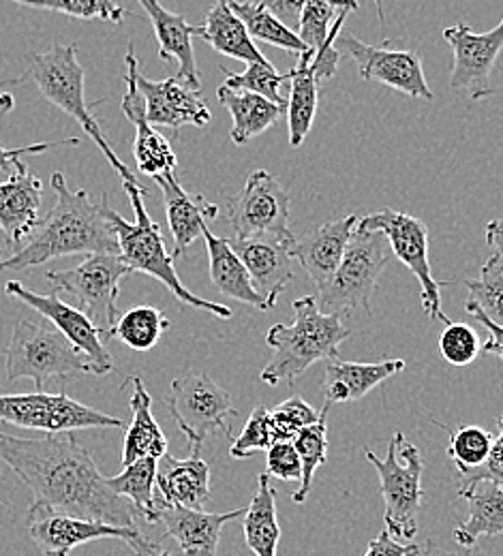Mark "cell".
<instances>
[{"label": "cell", "mask_w": 503, "mask_h": 556, "mask_svg": "<svg viewBox=\"0 0 503 556\" xmlns=\"http://www.w3.org/2000/svg\"><path fill=\"white\" fill-rule=\"evenodd\" d=\"M0 460L33 490L30 507L140 529L136 507L105 484V476L73 432L41 439L0 432Z\"/></svg>", "instance_id": "6da1fadb"}, {"label": "cell", "mask_w": 503, "mask_h": 556, "mask_svg": "<svg viewBox=\"0 0 503 556\" xmlns=\"http://www.w3.org/2000/svg\"><path fill=\"white\" fill-rule=\"evenodd\" d=\"M50 185L56 193V206L39 220L24 247H20L11 257L0 260V273L28 270L79 253L121 255L116 231L105 216L108 195L92 202L88 191H72L61 172L52 174Z\"/></svg>", "instance_id": "7a4b0ae2"}, {"label": "cell", "mask_w": 503, "mask_h": 556, "mask_svg": "<svg viewBox=\"0 0 503 556\" xmlns=\"http://www.w3.org/2000/svg\"><path fill=\"white\" fill-rule=\"evenodd\" d=\"M291 311V326L277 324L266 334V345L273 349V357L260 375L266 386H279L281 381L295 383L315 362L339 357V348L352 334L343 326L341 315L322 313L317 300L311 295L293 300Z\"/></svg>", "instance_id": "3957f363"}, {"label": "cell", "mask_w": 503, "mask_h": 556, "mask_svg": "<svg viewBox=\"0 0 503 556\" xmlns=\"http://www.w3.org/2000/svg\"><path fill=\"white\" fill-rule=\"evenodd\" d=\"M123 189H125V193L131 202V208L136 214V223L125 220L116 210L110 206V200L105 202V216H108V220L112 223V227L116 231L118 247H121V257L125 260V264L134 273H142V275H148V277L156 278L159 282H163L167 287V291L174 293L176 300H180L183 304L206 311L218 319H229L231 317L229 306L204 300V298L191 293L183 285L180 277L176 275L174 257L165 249L163 233H161L159 225L152 223V218L146 210L144 200H142V195H146L144 189L138 182H123Z\"/></svg>", "instance_id": "277c9868"}, {"label": "cell", "mask_w": 503, "mask_h": 556, "mask_svg": "<svg viewBox=\"0 0 503 556\" xmlns=\"http://www.w3.org/2000/svg\"><path fill=\"white\" fill-rule=\"evenodd\" d=\"M24 79H33L46 101L56 105L84 129V134L95 141V146L103 152V156L110 161L112 169L123 178V182H138L136 174L110 148L108 139L103 138L99 123L95 121L90 108L86 105V94H84L86 73L77 61L75 46L59 43L52 50L33 56L28 63V70L22 77L7 79L2 84H17Z\"/></svg>", "instance_id": "5b68a950"}, {"label": "cell", "mask_w": 503, "mask_h": 556, "mask_svg": "<svg viewBox=\"0 0 503 556\" xmlns=\"http://www.w3.org/2000/svg\"><path fill=\"white\" fill-rule=\"evenodd\" d=\"M364 454L379 476V486L386 505V531L394 540H414L418 533V518L425 498V460L420 450L410 443L403 432H394L383 460L377 458L370 450H366Z\"/></svg>", "instance_id": "8992f818"}, {"label": "cell", "mask_w": 503, "mask_h": 556, "mask_svg": "<svg viewBox=\"0 0 503 556\" xmlns=\"http://www.w3.org/2000/svg\"><path fill=\"white\" fill-rule=\"evenodd\" d=\"M4 375L7 381L33 379L37 392H43L50 379L90 375V366L54 326L22 319L4 351Z\"/></svg>", "instance_id": "52a82bcc"}, {"label": "cell", "mask_w": 503, "mask_h": 556, "mask_svg": "<svg viewBox=\"0 0 503 556\" xmlns=\"http://www.w3.org/2000/svg\"><path fill=\"white\" fill-rule=\"evenodd\" d=\"M392 249L383 231L356 227L343 262L330 285L317 291V306L326 315H341L352 308L370 313V298L377 280L392 262Z\"/></svg>", "instance_id": "ba28073f"}, {"label": "cell", "mask_w": 503, "mask_h": 556, "mask_svg": "<svg viewBox=\"0 0 503 556\" xmlns=\"http://www.w3.org/2000/svg\"><path fill=\"white\" fill-rule=\"evenodd\" d=\"M134 270L121 255L97 253L88 255L72 270L46 273L50 289L70 293L77 300V306L97 326L103 341H110L112 330L121 317L116 300L121 282Z\"/></svg>", "instance_id": "9c48e42d"}, {"label": "cell", "mask_w": 503, "mask_h": 556, "mask_svg": "<svg viewBox=\"0 0 503 556\" xmlns=\"http://www.w3.org/2000/svg\"><path fill=\"white\" fill-rule=\"evenodd\" d=\"M26 522L33 544L43 556H70L75 548L99 540H121L136 556H169L159 542L146 538L142 529L114 527L103 520L37 507H28Z\"/></svg>", "instance_id": "30bf717a"}, {"label": "cell", "mask_w": 503, "mask_h": 556, "mask_svg": "<svg viewBox=\"0 0 503 556\" xmlns=\"http://www.w3.org/2000/svg\"><path fill=\"white\" fill-rule=\"evenodd\" d=\"M167 407L187 437L193 456H200L211 434L223 432L231 437V417H236L231 396L209 375L189 372L174 379Z\"/></svg>", "instance_id": "8fae6325"}, {"label": "cell", "mask_w": 503, "mask_h": 556, "mask_svg": "<svg viewBox=\"0 0 503 556\" xmlns=\"http://www.w3.org/2000/svg\"><path fill=\"white\" fill-rule=\"evenodd\" d=\"M359 227L379 229L386 233L392 255L403 262L410 273L420 282V300L425 313L432 321L450 324L441 308V287L450 285L448 280H435L429 264V227L425 220L394 210H381L366 214L359 220Z\"/></svg>", "instance_id": "7c38bea8"}, {"label": "cell", "mask_w": 503, "mask_h": 556, "mask_svg": "<svg viewBox=\"0 0 503 556\" xmlns=\"http://www.w3.org/2000/svg\"><path fill=\"white\" fill-rule=\"evenodd\" d=\"M0 421L46 434H63L86 428H123V419L86 407L63 392L0 394Z\"/></svg>", "instance_id": "4fadbf2b"}, {"label": "cell", "mask_w": 503, "mask_h": 556, "mask_svg": "<svg viewBox=\"0 0 503 556\" xmlns=\"http://www.w3.org/2000/svg\"><path fill=\"white\" fill-rule=\"evenodd\" d=\"M229 225L236 240L281 238L295 242L289 229V195L284 185L266 169H255L242 191L229 202Z\"/></svg>", "instance_id": "5bb4252c"}, {"label": "cell", "mask_w": 503, "mask_h": 556, "mask_svg": "<svg viewBox=\"0 0 503 556\" xmlns=\"http://www.w3.org/2000/svg\"><path fill=\"white\" fill-rule=\"evenodd\" d=\"M4 293L20 300L26 306H30L46 321H50L72 343L73 348L86 357V362L90 366V375L103 377L114 370V362H112L110 353L105 351V345H103L105 341H103L101 332L97 330V326L86 317V313L67 304L61 298V291L52 289L48 295H41V293L26 289L17 280H9L4 285Z\"/></svg>", "instance_id": "9a60e30c"}, {"label": "cell", "mask_w": 503, "mask_h": 556, "mask_svg": "<svg viewBox=\"0 0 503 556\" xmlns=\"http://www.w3.org/2000/svg\"><path fill=\"white\" fill-rule=\"evenodd\" d=\"M443 39L454 54L450 86L469 88L474 99L495 94L491 79L503 50V17L485 35L474 33L467 24H454L443 30Z\"/></svg>", "instance_id": "2e32d148"}, {"label": "cell", "mask_w": 503, "mask_h": 556, "mask_svg": "<svg viewBox=\"0 0 503 556\" xmlns=\"http://www.w3.org/2000/svg\"><path fill=\"white\" fill-rule=\"evenodd\" d=\"M345 52L356 61L364 81L386 84L412 99L431 101L432 90L427 84L423 59L412 50H390L386 46H368L354 35H343Z\"/></svg>", "instance_id": "e0dca14e"}, {"label": "cell", "mask_w": 503, "mask_h": 556, "mask_svg": "<svg viewBox=\"0 0 503 556\" xmlns=\"http://www.w3.org/2000/svg\"><path fill=\"white\" fill-rule=\"evenodd\" d=\"M138 73H140V63L129 48L127 52V90L121 101V108L129 123L136 127V141H134V159L138 169L148 176V178H159L165 174H174L178 159L167 141L165 136H161L146 118V103L140 88H138Z\"/></svg>", "instance_id": "ac0fdd59"}, {"label": "cell", "mask_w": 503, "mask_h": 556, "mask_svg": "<svg viewBox=\"0 0 503 556\" xmlns=\"http://www.w3.org/2000/svg\"><path fill=\"white\" fill-rule=\"evenodd\" d=\"M138 88L144 97L146 118L152 127H169L178 131L187 125L206 127L213 121L202 92L189 88L176 77L152 81L138 73Z\"/></svg>", "instance_id": "d6986e66"}, {"label": "cell", "mask_w": 503, "mask_h": 556, "mask_svg": "<svg viewBox=\"0 0 503 556\" xmlns=\"http://www.w3.org/2000/svg\"><path fill=\"white\" fill-rule=\"evenodd\" d=\"M359 220V214H345L315 227L304 238L293 242L291 257L302 266L306 277L315 282L317 291L326 289L337 275Z\"/></svg>", "instance_id": "ffe728a7"}, {"label": "cell", "mask_w": 503, "mask_h": 556, "mask_svg": "<svg viewBox=\"0 0 503 556\" xmlns=\"http://www.w3.org/2000/svg\"><path fill=\"white\" fill-rule=\"evenodd\" d=\"M236 255L242 260L253 287L266 298L271 308L277 304L279 295L286 291L293 277V242L281 238H249V240H229Z\"/></svg>", "instance_id": "44dd1931"}, {"label": "cell", "mask_w": 503, "mask_h": 556, "mask_svg": "<svg viewBox=\"0 0 503 556\" xmlns=\"http://www.w3.org/2000/svg\"><path fill=\"white\" fill-rule=\"evenodd\" d=\"M247 509L227 514H211L204 509H189L165 503L161 498L159 522L165 527V538H172L185 556H216L221 531L227 522L244 516Z\"/></svg>", "instance_id": "7402d4cb"}, {"label": "cell", "mask_w": 503, "mask_h": 556, "mask_svg": "<svg viewBox=\"0 0 503 556\" xmlns=\"http://www.w3.org/2000/svg\"><path fill=\"white\" fill-rule=\"evenodd\" d=\"M41 180L28 172L26 163L15 161L13 174L0 182V231L9 247H20L39 225Z\"/></svg>", "instance_id": "603a6c76"}, {"label": "cell", "mask_w": 503, "mask_h": 556, "mask_svg": "<svg viewBox=\"0 0 503 556\" xmlns=\"http://www.w3.org/2000/svg\"><path fill=\"white\" fill-rule=\"evenodd\" d=\"M165 202L167 223L174 238V251L172 257L187 255L189 247L202 238L204 229L209 227V220H215L218 216V206L211 204L204 195H191L183 189L176 172L154 178Z\"/></svg>", "instance_id": "cb8c5ba5"}, {"label": "cell", "mask_w": 503, "mask_h": 556, "mask_svg": "<svg viewBox=\"0 0 503 556\" xmlns=\"http://www.w3.org/2000/svg\"><path fill=\"white\" fill-rule=\"evenodd\" d=\"M144 7L150 24L154 28L159 41V59L176 61L178 73L176 79L187 84L193 90H202L200 71L193 52V35H198V26L189 24L180 13L167 11L161 0H140Z\"/></svg>", "instance_id": "d4e9b609"}, {"label": "cell", "mask_w": 503, "mask_h": 556, "mask_svg": "<svg viewBox=\"0 0 503 556\" xmlns=\"http://www.w3.org/2000/svg\"><path fill=\"white\" fill-rule=\"evenodd\" d=\"M405 368L403 359H383V362H345L332 357L326 362L324 372V401L335 403H354L364 399L370 390L381 386L392 375Z\"/></svg>", "instance_id": "484cf974"}, {"label": "cell", "mask_w": 503, "mask_h": 556, "mask_svg": "<svg viewBox=\"0 0 503 556\" xmlns=\"http://www.w3.org/2000/svg\"><path fill=\"white\" fill-rule=\"evenodd\" d=\"M156 492L165 503L204 509L211 503V467L193 454L185 460L165 454L156 469Z\"/></svg>", "instance_id": "4316f807"}, {"label": "cell", "mask_w": 503, "mask_h": 556, "mask_svg": "<svg viewBox=\"0 0 503 556\" xmlns=\"http://www.w3.org/2000/svg\"><path fill=\"white\" fill-rule=\"evenodd\" d=\"M123 388H131V426L125 432L121 465L129 467L142 458L161 460L167 454V439L152 416V399L146 392L144 381L140 377H129Z\"/></svg>", "instance_id": "83f0119b"}, {"label": "cell", "mask_w": 503, "mask_h": 556, "mask_svg": "<svg viewBox=\"0 0 503 556\" xmlns=\"http://www.w3.org/2000/svg\"><path fill=\"white\" fill-rule=\"evenodd\" d=\"M202 238L206 240L209 260H211V280H213L216 291L225 298L238 300L253 308L271 311V304L253 287L249 270L244 268V264L236 255V251L231 249V242L227 238H218L209 227L204 229Z\"/></svg>", "instance_id": "f1b7e54d"}, {"label": "cell", "mask_w": 503, "mask_h": 556, "mask_svg": "<svg viewBox=\"0 0 503 556\" xmlns=\"http://www.w3.org/2000/svg\"><path fill=\"white\" fill-rule=\"evenodd\" d=\"M216 99L231 114L229 138L236 146H244L251 139L266 134L288 112V108L277 105L260 94L247 90H231L223 84L216 88Z\"/></svg>", "instance_id": "f546056e"}, {"label": "cell", "mask_w": 503, "mask_h": 556, "mask_svg": "<svg viewBox=\"0 0 503 556\" xmlns=\"http://www.w3.org/2000/svg\"><path fill=\"white\" fill-rule=\"evenodd\" d=\"M198 37H202L218 54L253 65L268 63L251 39L244 22L234 13L229 0H216L206 15V22L198 26Z\"/></svg>", "instance_id": "4dcf8cb0"}, {"label": "cell", "mask_w": 503, "mask_h": 556, "mask_svg": "<svg viewBox=\"0 0 503 556\" xmlns=\"http://www.w3.org/2000/svg\"><path fill=\"white\" fill-rule=\"evenodd\" d=\"M469 501V516L454 529V540L463 548H474L480 540L503 535V488L480 482L463 494Z\"/></svg>", "instance_id": "1f68e13d"}, {"label": "cell", "mask_w": 503, "mask_h": 556, "mask_svg": "<svg viewBox=\"0 0 503 556\" xmlns=\"http://www.w3.org/2000/svg\"><path fill=\"white\" fill-rule=\"evenodd\" d=\"M244 542L255 556H277L281 527L277 518V492L268 473H260L257 492L244 511Z\"/></svg>", "instance_id": "d6a6232c"}, {"label": "cell", "mask_w": 503, "mask_h": 556, "mask_svg": "<svg viewBox=\"0 0 503 556\" xmlns=\"http://www.w3.org/2000/svg\"><path fill=\"white\" fill-rule=\"evenodd\" d=\"M311 50L300 56V65L295 70L289 71V90L288 99V129L289 146L298 148L309 136L315 114H317V103H319V79L315 71L311 67Z\"/></svg>", "instance_id": "836d02e7"}, {"label": "cell", "mask_w": 503, "mask_h": 556, "mask_svg": "<svg viewBox=\"0 0 503 556\" xmlns=\"http://www.w3.org/2000/svg\"><path fill=\"white\" fill-rule=\"evenodd\" d=\"M156 469H159V460L142 458L129 467H123L118 476L105 478V484L112 488V492L127 498L136 507L138 516L150 525L159 522V507H161V496H156L154 492Z\"/></svg>", "instance_id": "e575fe53"}, {"label": "cell", "mask_w": 503, "mask_h": 556, "mask_svg": "<svg viewBox=\"0 0 503 556\" xmlns=\"http://www.w3.org/2000/svg\"><path fill=\"white\" fill-rule=\"evenodd\" d=\"M229 7L234 9V13L244 22L249 35L253 41H262L268 46H275L279 50H286L291 54L302 56L304 52H309V48L304 46V41L298 37V33L289 30L288 26L277 20L268 9H264L257 2H240V0H229Z\"/></svg>", "instance_id": "d590c367"}, {"label": "cell", "mask_w": 503, "mask_h": 556, "mask_svg": "<svg viewBox=\"0 0 503 556\" xmlns=\"http://www.w3.org/2000/svg\"><path fill=\"white\" fill-rule=\"evenodd\" d=\"M328 412H330V405L324 403V409L319 412V417L315 424L302 428L293 439V447L300 456V465H302V478H300V484L295 488V492L291 494V501L293 503H304L311 486H313V478H315V471L326 465L328 460Z\"/></svg>", "instance_id": "8d00e7d4"}, {"label": "cell", "mask_w": 503, "mask_h": 556, "mask_svg": "<svg viewBox=\"0 0 503 556\" xmlns=\"http://www.w3.org/2000/svg\"><path fill=\"white\" fill-rule=\"evenodd\" d=\"M169 328V319L154 306H136L123 313L112 330V339H118L134 351H150L159 345L163 332Z\"/></svg>", "instance_id": "74e56055"}, {"label": "cell", "mask_w": 503, "mask_h": 556, "mask_svg": "<svg viewBox=\"0 0 503 556\" xmlns=\"http://www.w3.org/2000/svg\"><path fill=\"white\" fill-rule=\"evenodd\" d=\"M359 9V0H306L300 17L298 37L311 52H319L328 41L335 22Z\"/></svg>", "instance_id": "f35d334b"}, {"label": "cell", "mask_w": 503, "mask_h": 556, "mask_svg": "<svg viewBox=\"0 0 503 556\" xmlns=\"http://www.w3.org/2000/svg\"><path fill=\"white\" fill-rule=\"evenodd\" d=\"M221 71L225 75L223 86H227L231 90H247V92L260 94L277 105L288 108V99L281 94V84L289 79V71L281 75L271 63L247 65V70L242 73H234L227 67H221Z\"/></svg>", "instance_id": "ab89813d"}, {"label": "cell", "mask_w": 503, "mask_h": 556, "mask_svg": "<svg viewBox=\"0 0 503 556\" xmlns=\"http://www.w3.org/2000/svg\"><path fill=\"white\" fill-rule=\"evenodd\" d=\"M469 300L480 306V311L503 328V255L495 253L482 266L480 277L467 278Z\"/></svg>", "instance_id": "60d3db41"}, {"label": "cell", "mask_w": 503, "mask_h": 556, "mask_svg": "<svg viewBox=\"0 0 503 556\" xmlns=\"http://www.w3.org/2000/svg\"><path fill=\"white\" fill-rule=\"evenodd\" d=\"M495 434L480 426H461L450 434L448 456L454 460L458 476L480 467L491 454Z\"/></svg>", "instance_id": "b9f144b4"}, {"label": "cell", "mask_w": 503, "mask_h": 556, "mask_svg": "<svg viewBox=\"0 0 503 556\" xmlns=\"http://www.w3.org/2000/svg\"><path fill=\"white\" fill-rule=\"evenodd\" d=\"M39 11H56L77 20H103L110 24H121L127 11L114 0H13Z\"/></svg>", "instance_id": "7bdbcfd3"}, {"label": "cell", "mask_w": 503, "mask_h": 556, "mask_svg": "<svg viewBox=\"0 0 503 556\" xmlns=\"http://www.w3.org/2000/svg\"><path fill=\"white\" fill-rule=\"evenodd\" d=\"M275 443H277V434H275L271 409H266L264 405H257L247 419L240 437H236V441L231 443L229 456L236 460L249 458L255 452H262V450L268 452Z\"/></svg>", "instance_id": "ee69618b"}, {"label": "cell", "mask_w": 503, "mask_h": 556, "mask_svg": "<svg viewBox=\"0 0 503 556\" xmlns=\"http://www.w3.org/2000/svg\"><path fill=\"white\" fill-rule=\"evenodd\" d=\"M439 351L448 364L461 368L471 364L482 353V345L478 332L471 326L448 324L443 334L439 337Z\"/></svg>", "instance_id": "f6af8a7d"}, {"label": "cell", "mask_w": 503, "mask_h": 556, "mask_svg": "<svg viewBox=\"0 0 503 556\" xmlns=\"http://www.w3.org/2000/svg\"><path fill=\"white\" fill-rule=\"evenodd\" d=\"M271 417H273V424H275L277 441H291L302 428L315 424L319 414L304 399L291 396L288 401L279 403L271 412Z\"/></svg>", "instance_id": "bcb514c9"}, {"label": "cell", "mask_w": 503, "mask_h": 556, "mask_svg": "<svg viewBox=\"0 0 503 556\" xmlns=\"http://www.w3.org/2000/svg\"><path fill=\"white\" fill-rule=\"evenodd\" d=\"M498 428H500V434L495 437L491 454L487 456V460L480 467L461 476L458 496H463L465 492H469L471 488L480 484V482H493V484L503 488V417H498Z\"/></svg>", "instance_id": "7dc6e473"}, {"label": "cell", "mask_w": 503, "mask_h": 556, "mask_svg": "<svg viewBox=\"0 0 503 556\" xmlns=\"http://www.w3.org/2000/svg\"><path fill=\"white\" fill-rule=\"evenodd\" d=\"M266 473L271 478L284 480V482H298L302 478V465L300 456L291 441H277L268 454H266Z\"/></svg>", "instance_id": "c3c4849f"}, {"label": "cell", "mask_w": 503, "mask_h": 556, "mask_svg": "<svg viewBox=\"0 0 503 556\" xmlns=\"http://www.w3.org/2000/svg\"><path fill=\"white\" fill-rule=\"evenodd\" d=\"M59 146H79V139L67 138L59 139V141H39V143L22 146V148H7V146L0 143V172L13 167L15 161H20V156H24V154H41V152L59 148Z\"/></svg>", "instance_id": "681fc988"}, {"label": "cell", "mask_w": 503, "mask_h": 556, "mask_svg": "<svg viewBox=\"0 0 503 556\" xmlns=\"http://www.w3.org/2000/svg\"><path fill=\"white\" fill-rule=\"evenodd\" d=\"M253 2L268 9L277 20H281L288 26L289 30L298 33L302 9H304L306 0H253Z\"/></svg>", "instance_id": "f907efd6"}, {"label": "cell", "mask_w": 503, "mask_h": 556, "mask_svg": "<svg viewBox=\"0 0 503 556\" xmlns=\"http://www.w3.org/2000/svg\"><path fill=\"white\" fill-rule=\"evenodd\" d=\"M465 311L478 321V324H482L485 328H487V332H489V341L485 343V348L482 351L485 353H489V355H498V357H502L503 359V328L502 326H498L495 321H491L482 311H480V306L476 304V302H471V300H467V304H465Z\"/></svg>", "instance_id": "816d5d0a"}, {"label": "cell", "mask_w": 503, "mask_h": 556, "mask_svg": "<svg viewBox=\"0 0 503 556\" xmlns=\"http://www.w3.org/2000/svg\"><path fill=\"white\" fill-rule=\"evenodd\" d=\"M418 544H399L388 531H381L375 540H370L366 553L362 556H414L418 553Z\"/></svg>", "instance_id": "f5cc1de1"}, {"label": "cell", "mask_w": 503, "mask_h": 556, "mask_svg": "<svg viewBox=\"0 0 503 556\" xmlns=\"http://www.w3.org/2000/svg\"><path fill=\"white\" fill-rule=\"evenodd\" d=\"M485 236H487V244L503 255V218L491 220L485 229Z\"/></svg>", "instance_id": "db71d44e"}, {"label": "cell", "mask_w": 503, "mask_h": 556, "mask_svg": "<svg viewBox=\"0 0 503 556\" xmlns=\"http://www.w3.org/2000/svg\"><path fill=\"white\" fill-rule=\"evenodd\" d=\"M414 556H458L454 555V553H450V551H445V548H441L439 544H435V542H427L423 548H418V553Z\"/></svg>", "instance_id": "11a10c76"}, {"label": "cell", "mask_w": 503, "mask_h": 556, "mask_svg": "<svg viewBox=\"0 0 503 556\" xmlns=\"http://www.w3.org/2000/svg\"><path fill=\"white\" fill-rule=\"evenodd\" d=\"M15 108V99L11 92H0V112L9 114Z\"/></svg>", "instance_id": "9f6ffc18"}, {"label": "cell", "mask_w": 503, "mask_h": 556, "mask_svg": "<svg viewBox=\"0 0 503 556\" xmlns=\"http://www.w3.org/2000/svg\"><path fill=\"white\" fill-rule=\"evenodd\" d=\"M375 4H377V7H381V0H375Z\"/></svg>", "instance_id": "6f0895ef"}, {"label": "cell", "mask_w": 503, "mask_h": 556, "mask_svg": "<svg viewBox=\"0 0 503 556\" xmlns=\"http://www.w3.org/2000/svg\"><path fill=\"white\" fill-rule=\"evenodd\" d=\"M0 507H2V501H0Z\"/></svg>", "instance_id": "680465c9"}]
</instances>
